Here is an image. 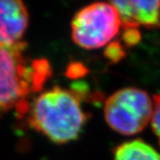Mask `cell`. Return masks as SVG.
Here are the masks:
<instances>
[{"instance_id":"cell-10","label":"cell","mask_w":160,"mask_h":160,"mask_svg":"<svg viewBox=\"0 0 160 160\" xmlns=\"http://www.w3.org/2000/svg\"><path fill=\"white\" fill-rule=\"evenodd\" d=\"M141 35L138 28H125L123 34V41L128 45H134L140 41Z\"/></svg>"},{"instance_id":"cell-8","label":"cell","mask_w":160,"mask_h":160,"mask_svg":"<svg viewBox=\"0 0 160 160\" xmlns=\"http://www.w3.org/2000/svg\"><path fill=\"white\" fill-rule=\"evenodd\" d=\"M153 112L151 119L152 129L157 137L160 145V95L153 97Z\"/></svg>"},{"instance_id":"cell-3","label":"cell","mask_w":160,"mask_h":160,"mask_svg":"<svg viewBox=\"0 0 160 160\" xmlns=\"http://www.w3.org/2000/svg\"><path fill=\"white\" fill-rule=\"evenodd\" d=\"M153 100L145 91L123 88L111 95L104 104V117L109 127L121 134L141 132L151 122Z\"/></svg>"},{"instance_id":"cell-7","label":"cell","mask_w":160,"mask_h":160,"mask_svg":"<svg viewBox=\"0 0 160 160\" xmlns=\"http://www.w3.org/2000/svg\"><path fill=\"white\" fill-rule=\"evenodd\" d=\"M113 160H160V152L144 141L133 140L118 146Z\"/></svg>"},{"instance_id":"cell-1","label":"cell","mask_w":160,"mask_h":160,"mask_svg":"<svg viewBox=\"0 0 160 160\" xmlns=\"http://www.w3.org/2000/svg\"><path fill=\"white\" fill-rule=\"evenodd\" d=\"M27 111L31 127L57 144L76 139L87 122L77 92L60 87L40 94Z\"/></svg>"},{"instance_id":"cell-2","label":"cell","mask_w":160,"mask_h":160,"mask_svg":"<svg viewBox=\"0 0 160 160\" xmlns=\"http://www.w3.org/2000/svg\"><path fill=\"white\" fill-rule=\"evenodd\" d=\"M26 43L6 47L0 44V113L12 108L23 111L25 98L40 90L50 74L48 61L28 64L23 50Z\"/></svg>"},{"instance_id":"cell-9","label":"cell","mask_w":160,"mask_h":160,"mask_svg":"<svg viewBox=\"0 0 160 160\" xmlns=\"http://www.w3.org/2000/svg\"><path fill=\"white\" fill-rule=\"evenodd\" d=\"M105 55L109 60L113 62H117L120 61L124 56V50L119 42H111L110 44H108L105 50Z\"/></svg>"},{"instance_id":"cell-4","label":"cell","mask_w":160,"mask_h":160,"mask_svg":"<svg viewBox=\"0 0 160 160\" xmlns=\"http://www.w3.org/2000/svg\"><path fill=\"white\" fill-rule=\"evenodd\" d=\"M121 26L120 16L111 3H93L74 16L72 21V36L80 48L97 49L115 38Z\"/></svg>"},{"instance_id":"cell-6","label":"cell","mask_w":160,"mask_h":160,"mask_svg":"<svg viewBox=\"0 0 160 160\" xmlns=\"http://www.w3.org/2000/svg\"><path fill=\"white\" fill-rule=\"evenodd\" d=\"M120 16L122 25L125 28H157L160 26V1H127L110 2Z\"/></svg>"},{"instance_id":"cell-5","label":"cell","mask_w":160,"mask_h":160,"mask_svg":"<svg viewBox=\"0 0 160 160\" xmlns=\"http://www.w3.org/2000/svg\"><path fill=\"white\" fill-rule=\"evenodd\" d=\"M28 25L24 4L16 0H0V44L11 47L23 42Z\"/></svg>"}]
</instances>
